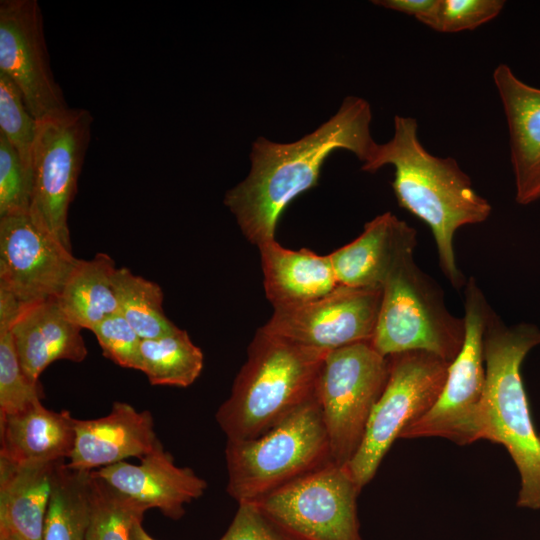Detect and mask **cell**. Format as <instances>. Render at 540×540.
<instances>
[{
  "label": "cell",
  "instance_id": "cell-12",
  "mask_svg": "<svg viewBox=\"0 0 540 540\" xmlns=\"http://www.w3.org/2000/svg\"><path fill=\"white\" fill-rule=\"evenodd\" d=\"M382 290L344 285L306 303L274 307L265 331L308 347L332 351L371 341Z\"/></svg>",
  "mask_w": 540,
  "mask_h": 540
},
{
  "label": "cell",
  "instance_id": "cell-9",
  "mask_svg": "<svg viewBox=\"0 0 540 540\" xmlns=\"http://www.w3.org/2000/svg\"><path fill=\"white\" fill-rule=\"evenodd\" d=\"M93 116L67 108L38 120L29 216L71 251L68 212L91 139Z\"/></svg>",
  "mask_w": 540,
  "mask_h": 540
},
{
  "label": "cell",
  "instance_id": "cell-19",
  "mask_svg": "<svg viewBox=\"0 0 540 540\" xmlns=\"http://www.w3.org/2000/svg\"><path fill=\"white\" fill-rule=\"evenodd\" d=\"M81 330L65 316L55 299L21 304L11 332L28 379L39 383L42 372L57 360H85L87 348Z\"/></svg>",
  "mask_w": 540,
  "mask_h": 540
},
{
  "label": "cell",
  "instance_id": "cell-22",
  "mask_svg": "<svg viewBox=\"0 0 540 540\" xmlns=\"http://www.w3.org/2000/svg\"><path fill=\"white\" fill-rule=\"evenodd\" d=\"M60 461L17 464L0 458V530L19 540H42Z\"/></svg>",
  "mask_w": 540,
  "mask_h": 540
},
{
  "label": "cell",
  "instance_id": "cell-3",
  "mask_svg": "<svg viewBox=\"0 0 540 540\" xmlns=\"http://www.w3.org/2000/svg\"><path fill=\"white\" fill-rule=\"evenodd\" d=\"M538 345L536 325H506L491 309L484 333L485 387L478 440L507 449L520 475L517 505L533 510L540 509V434L531 418L521 366Z\"/></svg>",
  "mask_w": 540,
  "mask_h": 540
},
{
  "label": "cell",
  "instance_id": "cell-2",
  "mask_svg": "<svg viewBox=\"0 0 540 540\" xmlns=\"http://www.w3.org/2000/svg\"><path fill=\"white\" fill-rule=\"evenodd\" d=\"M385 165L394 167L391 185L399 206L428 225L442 272L454 288L464 287L467 280L458 268L453 239L462 226L486 221L491 204L476 192L455 158L425 149L413 117H394L392 138L377 145L362 170L374 173Z\"/></svg>",
  "mask_w": 540,
  "mask_h": 540
},
{
  "label": "cell",
  "instance_id": "cell-16",
  "mask_svg": "<svg viewBox=\"0 0 540 540\" xmlns=\"http://www.w3.org/2000/svg\"><path fill=\"white\" fill-rule=\"evenodd\" d=\"M159 443L151 413L117 401L104 417L75 420V442L68 466L92 471L129 457L141 459Z\"/></svg>",
  "mask_w": 540,
  "mask_h": 540
},
{
  "label": "cell",
  "instance_id": "cell-32",
  "mask_svg": "<svg viewBox=\"0 0 540 540\" xmlns=\"http://www.w3.org/2000/svg\"><path fill=\"white\" fill-rule=\"evenodd\" d=\"M91 331L106 358L121 367L139 370L142 338L119 312L106 317Z\"/></svg>",
  "mask_w": 540,
  "mask_h": 540
},
{
  "label": "cell",
  "instance_id": "cell-1",
  "mask_svg": "<svg viewBox=\"0 0 540 540\" xmlns=\"http://www.w3.org/2000/svg\"><path fill=\"white\" fill-rule=\"evenodd\" d=\"M371 120L370 104L349 96L327 122L295 142L255 140L248 176L224 197L246 239L256 246L275 239L281 214L318 184L321 167L333 151L348 150L367 163L378 145L371 135Z\"/></svg>",
  "mask_w": 540,
  "mask_h": 540
},
{
  "label": "cell",
  "instance_id": "cell-10",
  "mask_svg": "<svg viewBox=\"0 0 540 540\" xmlns=\"http://www.w3.org/2000/svg\"><path fill=\"white\" fill-rule=\"evenodd\" d=\"M476 280L464 286L465 338L450 363L443 389L432 407L399 438L441 437L459 445L478 440V416L485 387L484 333L491 311Z\"/></svg>",
  "mask_w": 540,
  "mask_h": 540
},
{
  "label": "cell",
  "instance_id": "cell-18",
  "mask_svg": "<svg viewBox=\"0 0 540 540\" xmlns=\"http://www.w3.org/2000/svg\"><path fill=\"white\" fill-rule=\"evenodd\" d=\"M416 230L391 212L376 216L349 244L329 254L340 285L381 289L400 260L414 253Z\"/></svg>",
  "mask_w": 540,
  "mask_h": 540
},
{
  "label": "cell",
  "instance_id": "cell-34",
  "mask_svg": "<svg viewBox=\"0 0 540 540\" xmlns=\"http://www.w3.org/2000/svg\"><path fill=\"white\" fill-rule=\"evenodd\" d=\"M375 5L415 17L425 24L433 14L438 0H375Z\"/></svg>",
  "mask_w": 540,
  "mask_h": 540
},
{
  "label": "cell",
  "instance_id": "cell-28",
  "mask_svg": "<svg viewBox=\"0 0 540 540\" xmlns=\"http://www.w3.org/2000/svg\"><path fill=\"white\" fill-rule=\"evenodd\" d=\"M146 507L90 472V521L85 540H131Z\"/></svg>",
  "mask_w": 540,
  "mask_h": 540
},
{
  "label": "cell",
  "instance_id": "cell-4",
  "mask_svg": "<svg viewBox=\"0 0 540 540\" xmlns=\"http://www.w3.org/2000/svg\"><path fill=\"white\" fill-rule=\"evenodd\" d=\"M328 352L258 329L216 413L227 440L256 438L314 398Z\"/></svg>",
  "mask_w": 540,
  "mask_h": 540
},
{
  "label": "cell",
  "instance_id": "cell-14",
  "mask_svg": "<svg viewBox=\"0 0 540 540\" xmlns=\"http://www.w3.org/2000/svg\"><path fill=\"white\" fill-rule=\"evenodd\" d=\"M77 261L29 214L0 218V287L20 304L56 299Z\"/></svg>",
  "mask_w": 540,
  "mask_h": 540
},
{
  "label": "cell",
  "instance_id": "cell-8",
  "mask_svg": "<svg viewBox=\"0 0 540 540\" xmlns=\"http://www.w3.org/2000/svg\"><path fill=\"white\" fill-rule=\"evenodd\" d=\"M389 375L370 414L362 442L347 464L360 489L371 481L401 432L439 397L450 362L422 350L388 357Z\"/></svg>",
  "mask_w": 540,
  "mask_h": 540
},
{
  "label": "cell",
  "instance_id": "cell-6",
  "mask_svg": "<svg viewBox=\"0 0 540 540\" xmlns=\"http://www.w3.org/2000/svg\"><path fill=\"white\" fill-rule=\"evenodd\" d=\"M403 257L382 287L379 315L371 344L384 357L422 350L452 362L465 338L464 317L446 307L436 281Z\"/></svg>",
  "mask_w": 540,
  "mask_h": 540
},
{
  "label": "cell",
  "instance_id": "cell-17",
  "mask_svg": "<svg viewBox=\"0 0 540 540\" xmlns=\"http://www.w3.org/2000/svg\"><path fill=\"white\" fill-rule=\"evenodd\" d=\"M492 77L508 126L515 199L528 205L540 199V88L522 81L504 63Z\"/></svg>",
  "mask_w": 540,
  "mask_h": 540
},
{
  "label": "cell",
  "instance_id": "cell-33",
  "mask_svg": "<svg viewBox=\"0 0 540 540\" xmlns=\"http://www.w3.org/2000/svg\"><path fill=\"white\" fill-rule=\"evenodd\" d=\"M220 540H296L279 528L257 502L238 503L236 514Z\"/></svg>",
  "mask_w": 540,
  "mask_h": 540
},
{
  "label": "cell",
  "instance_id": "cell-15",
  "mask_svg": "<svg viewBox=\"0 0 540 540\" xmlns=\"http://www.w3.org/2000/svg\"><path fill=\"white\" fill-rule=\"evenodd\" d=\"M140 464L126 461L94 472L114 489L147 509L158 508L165 516L179 519L185 505L203 496L207 482L188 467H179L161 442Z\"/></svg>",
  "mask_w": 540,
  "mask_h": 540
},
{
  "label": "cell",
  "instance_id": "cell-27",
  "mask_svg": "<svg viewBox=\"0 0 540 540\" xmlns=\"http://www.w3.org/2000/svg\"><path fill=\"white\" fill-rule=\"evenodd\" d=\"M21 304L0 287V417L18 413L37 401L42 390L25 375L11 332Z\"/></svg>",
  "mask_w": 540,
  "mask_h": 540
},
{
  "label": "cell",
  "instance_id": "cell-30",
  "mask_svg": "<svg viewBox=\"0 0 540 540\" xmlns=\"http://www.w3.org/2000/svg\"><path fill=\"white\" fill-rule=\"evenodd\" d=\"M33 174L23 165L9 141L0 134V218L28 214Z\"/></svg>",
  "mask_w": 540,
  "mask_h": 540
},
{
  "label": "cell",
  "instance_id": "cell-5",
  "mask_svg": "<svg viewBox=\"0 0 540 540\" xmlns=\"http://www.w3.org/2000/svg\"><path fill=\"white\" fill-rule=\"evenodd\" d=\"M227 493L238 503L257 502L332 461L316 396L262 435L227 440Z\"/></svg>",
  "mask_w": 540,
  "mask_h": 540
},
{
  "label": "cell",
  "instance_id": "cell-25",
  "mask_svg": "<svg viewBox=\"0 0 540 540\" xmlns=\"http://www.w3.org/2000/svg\"><path fill=\"white\" fill-rule=\"evenodd\" d=\"M139 356V371L151 385L188 387L199 377L204 365L201 349L180 328L156 338L142 339Z\"/></svg>",
  "mask_w": 540,
  "mask_h": 540
},
{
  "label": "cell",
  "instance_id": "cell-29",
  "mask_svg": "<svg viewBox=\"0 0 540 540\" xmlns=\"http://www.w3.org/2000/svg\"><path fill=\"white\" fill-rule=\"evenodd\" d=\"M38 120L28 110L16 84L0 72V134L16 150L24 167L33 174L32 154Z\"/></svg>",
  "mask_w": 540,
  "mask_h": 540
},
{
  "label": "cell",
  "instance_id": "cell-31",
  "mask_svg": "<svg viewBox=\"0 0 540 540\" xmlns=\"http://www.w3.org/2000/svg\"><path fill=\"white\" fill-rule=\"evenodd\" d=\"M504 6L503 0H438L425 25L441 33L474 30L496 18Z\"/></svg>",
  "mask_w": 540,
  "mask_h": 540
},
{
  "label": "cell",
  "instance_id": "cell-35",
  "mask_svg": "<svg viewBox=\"0 0 540 540\" xmlns=\"http://www.w3.org/2000/svg\"><path fill=\"white\" fill-rule=\"evenodd\" d=\"M131 540H155L143 528L141 521L137 522L131 533Z\"/></svg>",
  "mask_w": 540,
  "mask_h": 540
},
{
  "label": "cell",
  "instance_id": "cell-21",
  "mask_svg": "<svg viewBox=\"0 0 540 540\" xmlns=\"http://www.w3.org/2000/svg\"><path fill=\"white\" fill-rule=\"evenodd\" d=\"M75 420L69 411L47 409L41 401L0 417V458L17 464L69 458L75 442Z\"/></svg>",
  "mask_w": 540,
  "mask_h": 540
},
{
  "label": "cell",
  "instance_id": "cell-36",
  "mask_svg": "<svg viewBox=\"0 0 540 540\" xmlns=\"http://www.w3.org/2000/svg\"><path fill=\"white\" fill-rule=\"evenodd\" d=\"M0 540H19V539L8 531L0 530Z\"/></svg>",
  "mask_w": 540,
  "mask_h": 540
},
{
  "label": "cell",
  "instance_id": "cell-26",
  "mask_svg": "<svg viewBox=\"0 0 540 540\" xmlns=\"http://www.w3.org/2000/svg\"><path fill=\"white\" fill-rule=\"evenodd\" d=\"M113 286L118 312L142 339L156 338L178 328L164 312V295L157 283L120 267L114 273Z\"/></svg>",
  "mask_w": 540,
  "mask_h": 540
},
{
  "label": "cell",
  "instance_id": "cell-20",
  "mask_svg": "<svg viewBox=\"0 0 540 540\" xmlns=\"http://www.w3.org/2000/svg\"><path fill=\"white\" fill-rule=\"evenodd\" d=\"M258 248L265 294L273 307L313 301L339 285L329 255L287 249L275 239Z\"/></svg>",
  "mask_w": 540,
  "mask_h": 540
},
{
  "label": "cell",
  "instance_id": "cell-11",
  "mask_svg": "<svg viewBox=\"0 0 540 540\" xmlns=\"http://www.w3.org/2000/svg\"><path fill=\"white\" fill-rule=\"evenodd\" d=\"M360 491L348 466L330 461L257 503L296 540H362L357 516Z\"/></svg>",
  "mask_w": 540,
  "mask_h": 540
},
{
  "label": "cell",
  "instance_id": "cell-23",
  "mask_svg": "<svg viewBox=\"0 0 540 540\" xmlns=\"http://www.w3.org/2000/svg\"><path fill=\"white\" fill-rule=\"evenodd\" d=\"M117 267L105 253L90 260L78 259L55 299L65 316L81 329L92 330L106 317L118 312L113 286Z\"/></svg>",
  "mask_w": 540,
  "mask_h": 540
},
{
  "label": "cell",
  "instance_id": "cell-7",
  "mask_svg": "<svg viewBox=\"0 0 540 540\" xmlns=\"http://www.w3.org/2000/svg\"><path fill=\"white\" fill-rule=\"evenodd\" d=\"M388 375V357L377 352L370 341L327 353L316 398L334 463L347 465L355 455Z\"/></svg>",
  "mask_w": 540,
  "mask_h": 540
},
{
  "label": "cell",
  "instance_id": "cell-13",
  "mask_svg": "<svg viewBox=\"0 0 540 540\" xmlns=\"http://www.w3.org/2000/svg\"><path fill=\"white\" fill-rule=\"evenodd\" d=\"M0 72L16 84L37 120L69 108L51 69L37 0L0 1Z\"/></svg>",
  "mask_w": 540,
  "mask_h": 540
},
{
  "label": "cell",
  "instance_id": "cell-24",
  "mask_svg": "<svg viewBox=\"0 0 540 540\" xmlns=\"http://www.w3.org/2000/svg\"><path fill=\"white\" fill-rule=\"evenodd\" d=\"M90 472L59 462L42 540H85L90 521Z\"/></svg>",
  "mask_w": 540,
  "mask_h": 540
}]
</instances>
